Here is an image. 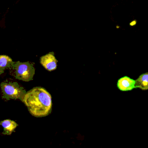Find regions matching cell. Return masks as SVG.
<instances>
[{
    "label": "cell",
    "mask_w": 148,
    "mask_h": 148,
    "mask_svg": "<svg viewBox=\"0 0 148 148\" xmlns=\"http://www.w3.org/2000/svg\"><path fill=\"white\" fill-rule=\"evenodd\" d=\"M131 25H134V24H135V21H133L131 24H130Z\"/></svg>",
    "instance_id": "9"
},
{
    "label": "cell",
    "mask_w": 148,
    "mask_h": 148,
    "mask_svg": "<svg viewBox=\"0 0 148 148\" xmlns=\"http://www.w3.org/2000/svg\"><path fill=\"white\" fill-rule=\"evenodd\" d=\"M57 60L53 52H50L40 58V63L47 71H54L57 68Z\"/></svg>",
    "instance_id": "4"
},
{
    "label": "cell",
    "mask_w": 148,
    "mask_h": 148,
    "mask_svg": "<svg viewBox=\"0 0 148 148\" xmlns=\"http://www.w3.org/2000/svg\"><path fill=\"white\" fill-rule=\"evenodd\" d=\"M1 87L3 93V98L6 100L19 99L23 102L26 91L17 82H3L1 83Z\"/></svg>",
    "instance_id": "2"
},
{
    "label": "cell",
    "mask_w": 148,
    "mask_h": 148,
    "mask_svg": "<svg viewBox=\"0 0 148 148\" xmlns=\"http://www.w3.org/2000/svg\"><path fill=\"white\" fill-rule=\"evenodd\" d=\"M117 86L121 91H130L135 88V80L128 76H124L119 79Z\"/></svg>",
    "instance_id": "5"
},
{
    "label": "cell",
    "mask_w": 148,
    "mask_h": 148,
    "mask_svg": "<svg viewBox=\"0 0 148 148\" xmlns=\"http://www.w3.org/2000/svg\"><path fill=\"white\" fill-rule=\"evenodd\" d=\"M23 102L29 112L36 117H45L51 110V96L42 87H35L26 92Z\"/></svg>",
    "instance_id": "1"
},
{
    "label": "cell",
    "mask_w": 148,
    "mask_h": 148,
    "mask_svg": "<svg viewBox=\"0 0 148 148\" xmlns=\"http://www.w3.org/2000/svg\"><path fill=\"white\" fill-rule=\"evenodd\" d=\"M12 59L6 55H0V75L4 72L6 68H11L14 64Z\"/></svg>",
    "instance_id": "8"
},
{
    "label": "cell",
    "mask_w": 148,
    "mask_h": 148,
    "mask_svg": "<svg viewBox=\"0 0 148 148\" xmlns=\"http://www.w3.org/2000/svg\"><path fill=\"white\" fill-rule=\"evenodd\" d=\"M0 125L3 128L2 132L4 135H10L14 131L15 128L18 126V124L13 120L6 119L0 122Z\"/></svg>",
    "instance_id": "6"
},
{
    "label": "cell",
    "mask_w": 148,
    "mask_h": 148,
    "mask_svg": "<svg viewBox=\"0 0 148 148\" xmlns=\"http://www.w3.org/2000/svg\"><path fill=\"white\" fill-rule=\"evenodd\" d=\"M135 88H139L142 90H148V72L140 75L135 80Z\"/></svg>",
    "instance_id": "7"
},
{
    "label": "cell",
    "mask_w": 148,
    "mask_h": 148,
    "mask_svg": "<svg viewBox=\"0 0 148 148\" xmlns=\"http://www.w3.org/2000/svg\"><path fill=\"white\" fill-rule=\"evenodd\" d=\"M12 68L14 69L15 77L18 80L28 82L33 79L35 68L28 62H14Z\"/></svg>",
    "instance_id": "3"
}]
</instances>
